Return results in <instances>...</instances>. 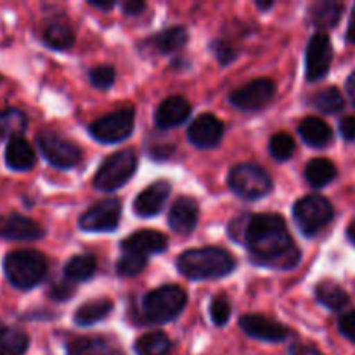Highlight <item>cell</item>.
<instances>
[{"label": "cell", "instance_id": "obj_1", "mask_svg": "<svg viewBox=\"0 0 355 355\" xmlns=\"http://www.w3.org/2000/svg\"><path fill=\"white\" fill-rule=\"evenodd\" d=\"M227 231L231 239L248 250L250 260L255 266L291 270L300 263L302 253L281 215H241L231 220Z\"/></svg>", "mask_w": 355, "mask_h": 355}, {"label": "cell", "instance_id": "obj_2", "mask_svg": "<svg viewBox=\"0 0 355 355\" xmlns=\"http://www.w3.org/2000/svg\"><path fill=\"white\" fill-rule=\"evenodd\" d=\"M177 269L191 281L222 279L236 269V259L224 248L205 246L180 253L175 260Z\"/></svg>", "mask_w": 355, "mask_h": 355}, {"label": "cell", "instance_id": "obj_3", "mask_svg": "<svg viewBox=\"0 0 355 355\" xmlns=\"http://www.w3.org/2000/svg\"><path fill=\"white\" fill-rule=\"evenodd\" d=\"M3 276L12 288L30 291L45 279L49 262L38 250H14L3 257Z\"/></svg>", "mask_w": 355, "mask_h": 355}, {"label": "cell", "instance_id": "obj_4", "mask_svg": "<svg viewBox=\"0 0 355 355\" xmlns=\"http://www.w3.org/2000/svg\"><path fill=\"white\" fill-rule=\"evenodd\" d=\"M187 295L177 284H165L142 297L141 315L146 324H165L182 314Z\"/></svg>", "mask_w": 355, "mask_h": 355}, {"label": "cell", "instance_id": "obj_5", "mask_svg": "<svg viewBox=\"0 0 355 355\" xmlns=\"http://www.w3.org/2000/svg\"><path fill=\"white\" fill-rule=\"evenodd\" d=\"M293 218L305 238H314L331 224L335 208L328 198L321 194H307L295 203Z\"/></svg>", "mask_w": 355, "mask_h": 355}, {"label": "cell", "instance_id": "obj_6", "mask_svg": "<svg viewBox=\"0 0 355 355\" xmlns=\"http://www.w3.org/2000/svg\"><path fill=\"white\" fill-rule=\"evenodd\" d=\"M137 172V155L132 149H121L113 153L101 163L99 170L94 175L92 184L97 191L113 193L123 187L132 175Z\"/></svg>", "mask_w": 355, "mask_h": 355}, {"label": "cell", "instance_id": "obj_7", "mask_svg": "<svg viewBox=\"0 0 355 355\" xmlns=\"http://www.w3.org/2000/svg\"><path fill=\"white\" fill-rule=\"evenodd\" d=\"M229 189L241 200L255 201L272 191L270 175L255 163H239L229 170Z\"/></svg>", "mask_w": 355, "mask_h": 355}, {"label": "cell", "instance_id": "obj_8", "mask_svg": "<svg viewBox=\"0 0 355 355\" xmlns=\"http://www.w3.org/2000/svg\"><path fill=\"white\" fill-rule=\"evenodd\" d=\"M37 148L40 155L55 168H73L82 159V149L69 139L51 130H42L37 134Z\"/></svg>", "mask_w": 355, "mask_h": 355}, {"label": "cell", "instance_id": "obj_9", "mask_svg": "<svg viewBox=\"0 0 355 355\" xmlns=\"http://www.w3.org/2000/svg\"><path fill=\"white\" fill-rule=\"evenodd\" d=\"M134 127L135 111L132 107H123V110H116L92 121L89 125V134L103 144H118L130 137Z\"/></svg>", "mask_w": 355, "mask_h": 355}, {"label": "cell", "instance_id": "obj_10", "mask_svg": "<svg viewBox=\"0 0 355 355\" xmlns=\"http://www.w3.org/2000/svg\"><path fill=\"white\" fill-rule=\"evenodd\" d=\"M333 62V44L331 38L324 31H318L309 40L305 49V78L307 82L315 83L326 78L331 69Z\"/></svg>", "mask_w": 355, "mask_h": 355}, {"label": "cell", "instance_id": "obj_11", "mask_svg": "<svg viewBox=\"0 0 355 355\" xmlns=\"http://www.w3.org/2000/svg\"><path fill=\"white\" fill-rule=\"evenodd\" d=\"M121 201L106 198L87 208L80 217L78 225L85 232H113L120 224Z\"/></svg>", "mask_w": 355, "mask_h": 355}, {"label": "cell", "instance_id": "obj_12", "mask_svg": "<svg viewBox=\"0 0 355 355\" xmlns=\"http://www.w3.org/2000/svg\"><path fill=\"white\" fill-rule=\"evenodd\" d=\"M274 96H276V83L269 78H257L231 92L229 101L238 110L253 113L263 110L274 99Z\"/></svg>", "mask_w": 355, "mask_h": 355}, {"label": "cell", "instance_id": "obj_13", "mask_svg": "<svg viewBox=\"0 0 355 355\" xmlns=\"http://www.w3.org/2000/svg\"><path fill=\"white\" fill-rule=\"evenodd\" d=\"M239 328L250 338L267 343H279L291 335L290 328L262 314H246L239 319Z\"/></svg>", "mask_w": 355, "mask_h": 355}, {"label": "cell", "instance_id": "obj_14", "mask_svg": "<svg viewBox=\"0 0 355 355\" xmlns=\"http://www.w3.org/2000/svg\"><path fill=\"white\" fill-rule=\"evenodd\" d=\"M45 234V229L33 218L10 211L0 215V238L7 241H37Z\"/></svg>", "mask_w": 355, "mask_h": 355}, {"label": "cell", "instance_id": "obj_15", "mask_svg": "<svg viewBox=\"0 0 355 355\" xmlns=\"http://www.w3.org/2000/svg\"><path fill=\"white\" fill-rule=\"evenodd\" d=\"M191 144L198 149H214L224 137V123L214 114H200L187 128Z\"/></svg>", "mask_w": 355, "mask_h": 355}, {"label": "cell", "instance_id": "obj_16", "mask_svg": "<svg viewBox=\"0 0 355 355\" xmlns=\"http://www.w3.org/2000/svg\"><path fill=\"white\" fill-rule=\"evenodd\" d=\"M170 193H172V184L165 179H159L142 189L139 196L134 201V214L142 218L156 217L159 211L165 207L166 200H168Z\"/></svg>", "mask_w": 355, "mask_h": 355}, {"label": "cell", "instance_id": "obj_17", "mask_svg": "<svg viewBox=\"0 0 355 355\" xmlns=\"http://www.w3.org/2000/svg\"><path fill=\"white\" fill-rule=\"evenodd\" d=\"M120 248L123 253H135L148 259L149 255L163 253L168 248V238L163 232L151 231V229H142V231L132 232L130 236L120 243Z\"/></svg>", "mask_w": 355, "mask_h": 355}, {"label": "cell", "instance_id": "obj_18", "mask_svg": "<svg viewBox=\"0 0 355 355\" xmlns=\"http://www.w3.org/2000/svg\"><path fill=\"white\" fill-rule=\"evenodd\" d=\"M198 218H200V207L196 200L189 196H180L170 208L168 225L175 234L187 236L196 229Z\"/></svg>", "mask_w": 355, "mask_h": 355}, {"label": "cell", "instance_id": "obj_19", "mask_svg": "<svg viewBox=\"0 0 355 355\" xmlns=\"http://www.w3.org/2000/svg\"><path fill=\"white\" fill-rule=\"evenodd\" d=\"M191 116V104L186 97L172 96L163 101L155 113V123L158 128L168 130V128L179 127Z\"/></svg>", "mask_w": 355, "mask_h": 355}, {"label": "cell", "instance_id": "obj_20", "mask_svg": "<svg viewBox=\"0 0 355 355\" xmlns=\"http://www.w3.org/2000/svg\"><path fill=\"white\" fill-rule=\"evenodd\" d=\"M3 162L9 170L26 172V170L33 168L35 163H37V153L24 137H14L7 141Z\"/></svg>", "mask_w": 355, "mask_h": 355}, {"label": "cell", "instance_id": "obj_21", "mask_svg": "<svg viewBox=\"0 0 355 355\" xmlns=\"http://www.w3.org/2000/svg\"><path fill=\"white\" fill-rule=\"evenodd\" d=\"M345 6L336 0H318L311 3L307 10L309 23L319 30H331L340 23Z\"/></svg>", "mask_w": 355, "mask_h": 355}, {"label": "cell", "instance_id": "obj_22", "mask_svg": "<svg viewBox=\"0 0 355 355\" xmlns=\"http://www.w3.org/2000/svg\"><path fill=\"white\" fill-rule=\"evenodd\" d=\"M298 134L304 139V142L311 148L324 149L333 142V128L324 120L318 116H307L298 125Z\"/></svg>", "mask_w": 355, "mask_h": 355}, {"label": "cell", "instance_id": "obj_23", "mask_svg": "<svg viewBox=\"0 0 355 355\" xmlns=\"http://www.w3.org/2000/svg\"><path fill=\"white\" fill-rule=\"evenodd\" d=\"M187 38H189V35H187L186 28L170 26L148 38L146 45L156 54H172V52L180 51L187 44Z\"/></svg>", "mask_w": 355, "mask_h": 355}, {"label": "cell", "instance_id": "obj_24", "mask_svg": "<svg viewBox=\"0 0 355 355\" xmlns=\"http://www.w3.org/2000/svg\"><path fill=\"white\" fill-rule=\"evenodd\" d=\"M315 300L322 307L329 309L333 312H343L350 305V297L338 283L331 279H322L314 288Z\"/></svg>", "mask_w": 355, "mask_h": 355}, {"label": "cell", "instance_id": "obj_25", "mask_svg": "<svg viewBox=\"0 0 355 355\" xmlns=\"http://www.w3.org/2000/svg\"><path fill=\"white\" fill-rule=\"evenodd\" d=\"M66 355H125L103 336H80L66 347Z\"/></svg>", "mask_w": 355, "mask_h": 355}, {"label": "cell", "instance_id": "obj_26", "mask_svg": "<svg viewBox=\"0 0 355 355\" xmlns=\"http://www.w3.org/2000/svg\"><path fill=\"white\" fill-rule=\"evenodd\" d=\"M113 300L110 298H96V300H89L82 305L80 309H76L75 315V324L82 326V328H89V326L97 324V322L103 321L104 318L113 312Z\"/></svg>", "mask_w": 355, "mask_h": 355}, {"label": "cell", "instance_id": "obj_27", "mask_svg": "<svg viewBox=\"0 0 355 355\" xmlns=\"http://www.w3.org/2000/svg\"><path fill=\"white\" fill-rule=\"evenodd\" d=\"M304 175L309 186H312L314 189H322L338 177V168L331 159L314 158L307 163Z\"/></svg>", "mask_w": 355, "mask_h": 355}, {"label": "cell", "instance_id": "obj_28", "mask_svg": "<svg viewBox=\"0 0 355 355\" xmlns=\"http://www.w3.org/2000/svg\"><path fill=\"white\" fill-rule=\"evenodd\" d=\"M97 270V259L92 253H82L75 255L66 262L64 279L69 283H85L92 279Z\"/></svg>", "mask_w": 355, "mask_h": 355}, {"label": "cell", "instance_id": "obj_29", "mask_svg": "<svg viewBox=\"0 0 355 355\" xmlns=\"http://www.w3.org/2000/svg\"><path fill=\"white\" fill-rule=\"evenodd\" d=\"M28 114L19 107H2L0 110V139L23 137L28 128Z\"/></svg>", "mask_w": 355, "mask_h": 355}, {"label": "cell", "instance_id": "obj_30", "mask_svg": "<svg viewBox=\"0 0 355 355\" xmlns=\"http://www.w3.org/2000/svg\"><path fill=\"white\" fill-rule=\"evenodd\" d=\"M30 347V336L16 326L0 322V355H24Z\"/></svg>", "mask_w": 355, "mask_h": 355}, {"label": "cell", "instance_id": "obj_31", "mask_svg": "<svg viewBox=\"0 0 355 355\" xmlns=\"http://www.w3.org/2000/svg\"><path fill=\"white\" fill-rule=\"evenodd\" d=\"M44 44L52 51H69L75 45V31L68 23L55 21L45 28Z\"/></svg>", "mask_w": 355, "mask_h": 355}, {"label": "cell", "instance_id": "obj_32", "mask_svg": "<svg viewBox=\"0 0 355 355\" xmlns=\"http://www.w3.org/2000/svg\"><path fill=\"white\" fill-rule=\"evenodd\" d=\"M309 104L324 114H336L345 107V99L336 87H324L312 94Z\"/></svg>", "mask_w": 355, "mask_h": 355}, {"label": "cell", "instance_id": "obj_33", "mask_svg": "<svg viewBox=\"0 0 355 355\" xmlns=\"http://www.w3.org/2000/svg\"><path fill=\"white\" fill-rule=\"evenodd\" d=\"M134 350L137 355H170L172 354V340L163 331H153L142 335L135 342Z\"/></svg>", "mask_w": 355, "mask_h": 355}, {"label": "cell", "instance_id": "obj_34", "mask_svg": "<svg viewBox=\"0 0 355 355\" xmlns=\"http://www.w3.org/2000/svg\"><path fill=\"white\" fill-rule=\"evenodd\" d=\"M297 144L288 132H277L269 141V153L277 162H288L293 156Z\"/></svg>", "mask_w": 355, "mask_h": 355}, {"label": "cell", "instance_id": "obj_35", "mask_svg": "<svg viewBox=\"0 0 355 355\" xmlns=\"http://www.w3.org/2000/svg\"><path fill=\"white\" fill-rule=\"evenodd\" d=\"M148 266V259L135 253H123L116 262V274L120 277H135Z\"/></svg>", "mask_w": 355, "mask_h": 355}, {"label": "cell", "instance_id": "obj_36", "mask_svg": "<svg viewBox=\"0 0 355 355\" xmlns=\"http://www.w3.org/2000/svg\"><path fill=\"white\" fill-rule=\"evenodd\" d=\"M231 302L225 295H217L210 304V318L215 326L227 324L229 318H231Z\"/></svg>", "mask_w": 355, "mask_h": 355}, {"label": "cell", "instance_id": "obj_37", "mask_svg": "<svg viewBox=\"0 0 355 355\" xmlns=\"http://www.w3.org/2000/svg\"><path fill=\"white\" fill-rule=\"evenodd\" d=\"M114 78H116V73H114L113 66L101 64L97 68L90 69L89 80L92 83V87L99 90H107L114 83Z\"/></svg>", "mask_w": 355, "mask_h": 355}, {"label": "cell", "instance_id": "obj_38", "mask_svg": "<svg viewBox=\"0 0 355 355\" xmlns=\"http://www.w3.org/2000/svg\"><path fill=\"white\" fill-rule=\"evenodd\" d=\"M210 49L222 66L231 64V62L236 61V58H238V51H236L234 45L227 40H214L211 42Z\"/></svg>", "mask_w": 355, "mask_h": 355}, {"label": "cell", "instance_id": "obj_39", "mask_svg": "<svg viewBox=\"0 0 355 355\" xmlns=\"http://www.w3.org/2000/svg\"><path fill=\"white\" fill-rule=\"evenodd\" d=\"M338 331L343 338L355 345V309L345 311L338 318Z\"/></svg>", "mask_w": 355, "mask_h": 355}, {"label": "cell", "instance_id": "obj_40", "mask_svg": "<svg viewBox=\"0 0 355 355\" xmlns=\"http://www.w3.org/2000/svg\"><path fill=\"white\" fill-rule=\"evenodd\" d=\"M73 293H75V286H73V284L66 279L52 284L51 290H49L51 298H54V300H58V302L68 300V298L73 297Z\"/></svg>", "mask_w": 355, "mask_h": 355}, {"label": "cell", "instance_id": "obj_41", "mask_svg": "<svg viewBox=\"0 0 355 355\" xmlns=\"http://www.w3.org/2000/svg\"><path fill=\"white\" fill-rule=\"evenodd\" d=\"M338 130L347 142H355V116H343L338 123Z\"/></svg>", "mask_w": 355, "mask_h": 355}, {"label": "cell", "instance_id": "obj_42", "mask_svg": "<svg viewBox=\"0 0 355 355\" xmlns=\"http://www.w3.org/2000/svg\"><path fill=\"white\" fill-rule=\"evenodd\" d=\"M290 355H324L318 347L311 345V343H293L290 347Z\"/></svg>", "mask_w": 355, "mask_h": 355}, {"label": "cell", "instance_id": "obj_43", "mask_svg": "<svg viewBox=\"0 0 355 355\" xmlns=\"http://www.w3.org/2000/svg\"><path fill=\"white\" fill-rule=\"evenodd\" d=\"M121 9L127 16H139L146 9V3L142 0H125L121 2Z\"/></svg>", "mask_w": 355, "mask_h": 355}, {"label": "cell", "instance_id": "obj_44", "mask_svg": "<svg viewBox=\"0 0 355 355\" xmlns=\"http://www.w3.org/2000/svg\"><path fill=\"white\" fill-rule=\"evenodd\" d=\"M345 40L349 42L350 45H355V3H354L352 10H350V17H349V26H347Z\"/></svg>", "mask_w": 355, "mask_h": 355}, {"label": "cell", "instance_id": "obj_45", "mask_svg": "<svg viewBox=\"0 0 355 355\" xmlns=\"http://www.w3.org/2000/svg\"><path fill=\"white\" fill-rule=\"evenodd\" d=\"M345 90H347V96H349L350 103H352V106L355 107V69L352 73H350L349 78H347Z\"/></svg>", "mask_w": 355, "mask_h": 355}, {"label": "cell", "instance_id": "obj_46", "mask_svg": "<svg viewBox=\"0 0 355 355\" xmlns=\"http://www.w3.org/2000/svg\"><path fill=\"white\" fill-rule=\"evenodd\" d=\"M89 6L96 7V9H101V10H111L114 6H116V2H113V0H110V2H101V0H89Z\"/></svg>", "mask_w": 355, "mask_h": 355}, {"label": "cell", "instance_id": "obj_47", "mask_svg": "<svg viewBox=\"0 0 355 355\" xmlns=\"http://www.w3.org/2000/svg\"><path fill=\"white\" fill-rule=\"evenodd\" d=\"M347 239H349L350 245L355 246V220L347 227Z\"/></svg>", "mask_w": 355, "mask_h": 355}, {"label": "cell", "instance_id": "obj_48", "mask_svg": "<svg viewBox=\"0 0 355 355\" xmlns=\"http://www.w3.org/2000/svg\"><path fill=\"white\" fill-rule=\"evenodd\" d=\"M257 7H259L260 10H269L274 7V2L272 0H269V2H262V0H259V2H257Z\"/></svg>", "mask_w": 355, "mask_h": 355}, {"label": "cell", "instance_id": "obj_49", "mask_svg": "<svg viewBox=\"0 0 355 355\" xmlns=\"http://www.w3.org/2000/svg\"><path fill=\"white\" fill-rule=\"evenodd\" d=\"M2 80H3V78H2V75H0V83H2Z\"/></svg>", "mask_w": 355, "mask_h": 355}]
</instances>
